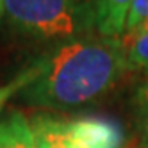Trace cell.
I'll return each instance as SVG.
<instances>
[{"label": "cell", "instance_id": "obj_1", "mask_svg": "<svg viewBox=\"0 0 148 148\" xmlns=\"http://www.w3.org/2000/svg\"><path fill=\"white\" fill-rule=\"evenodd\" d=\"M34 79L18 93L20 98L36 107L70 111L107 95L127 62L120 38H77L34 61Z\"/></svg>", "mask_w": 148, "mask_h": 148}, {"label": "cell", "instance_id": "obj_2", "mask_svg": "<svg viewBox=\"0 0 148 148\" xmlns=\"http://www.w3.org/2000/svg\"><path fill=\"white\" fill-rule=\"evenodd\" d=\"M4 16L38 39L71 41L95 27V7L86 0H4Z\"/></svg>", "mask_w": 148, "mask_h": 148}, {"label": "cell", "instance_id": "obj_3", "mask_svg": "<svg viewBox=\"0 0 148 148\" xmlns=\"http://www.w3.org/2000/svg\"><path fill=\"white\" fill-rule=\"evenodd\" d=\"M66 129L75 148H123L125 130L118 120L107 116H82L66 120Z\"/></svg>", "mask_w": 148, "mask_h": 148}, {"label": "cell", "instance_id": "obj_4", "mask_svg": "<svg viewBox=\"0 0 148 148\" xmlns=\"http://www.w3.org/2000/svg\"><path fill=\"white\" fill-rule=\"evenodd\" d=\"M134 0H97L95 27L102 38L118 39L125 34L127 16Z\"/></svg>", "mask_w": 148, "mask_h": 148}, {"label": "cell", "instance_id": "obj_5", "mask_svg": "<svg viewBox=\"0 0 148 148\" xmlns=\"http://www.w3.org/2000/svg\"><path fill=\"white\" fill-rule=\"evenodd\" d=\"M0 148H39L30 120L22 111H11L0 120Z\"/></svg>", "mask_w": 148, "mask_h": 148}, {"label": "cell", "instance_id": "obj_6", "mask_svg": "<svg viewBox=\"0 0 148 148\" xmlns=\"http://www.w3.org/2000/svg\"><path fill=\"white\" fill-rule=\"evenodd\" d=\"M39 148H75L66 129V120L39 114L30 120Z\"/></svg>", "mask_w": 148, "mask_h": 148}, {"label": "cell", "instance_id": "obj_7", "mask_svg": "<svg viewBox=\"0 0 148 148\" xmlns=\"http://www.w3.org/2000/svg\"><path fill=\"white\" fill-rule=\"evenodd\" d=\"M120 45L125 54L127 70H136L148 75V34L146 32H125L120 38Z\"/></svg>", "mask_w": 148, "mask_h": 148}, {"label": "cell", "instance_id": "obj_8", "mask_svg": "<svg viewBox=\"0 0 148 148\" xmlns=\"http://www.w3.org/2000/svg\"><path fill=\"white\" fill-rule=\"evenodd\" d=\"M34 73H36V66H34V62H32L29 68H25V70L20 71L11 82L0 86V112H2V109L5 107V103L11 100L14 95H18L30 80L34 79Z\"/></svg>", "mask_w": 148, "mask_h": 148}, {"label": "cell", "instance_id": "obj_9", "mask_svg": "<svg viewBox=\"0 0 148 148\" xmlns=\"http://www.w3.org/2000/svg\"><path fill=\"white\" fill-rule=\"evenodd\" d=\"M134 105H136V118L141 130L143 145L148 146V80L136 89Z\"/></svg>", "mask_w": 148, "mask_h": 148}, {"label": "cell", "instance_id": "obj_10", "mask_svg": "<svg viewBox=\"0 0 148 148\" xmlns=\"http://www.w3.org/2000/svg\"><path fill=\"white\" fill-rule=\"evenodd\" d=\"M148 20V0H134L127 16L125 32H132Z\"/></svg>", "mask_w": 148, "mask_h": 148}, {"label": "cell", "instance_id": "obj_11", "mask_svg": "<svg viewBox=\"0 0 148 148\" xmlns=\"http://www.w3.org/2000/svg\"><path fill=\"white\" fill-rule=\"evenodd\" d=\"M136 30H139V32H146V34H148V20H146V22H145L141 27H137ZM132 32H134V30H132Z\"/></svg>", "mask_w": 148, "mask_h": 148}, {"label": "cell", "instance_id": "obj_12", "mask_svg": "<svg viewBox=\"0 0 148 148\" xmlns=\"http://www.w3.org/2000/svg\"><path fill=\"white\" fill-rule=\"evenodd\" d=\"M4 16V0H0V18Z\"/></svg>", "mask_w": 148, "mask_h": 148}]
</instances>
